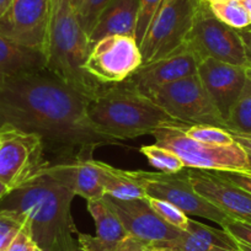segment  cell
<instances>
[{
	"label": "cell",
	"instance_id": "6da1fadb",
	"mask_svg": "<svg viewBox=\"0 0 251 251\" xmlns=\"http://www.w3.org/2000/svg\"><path fill=\"white\" fill-rule=\"evenodd\" d=\"M88 102L47 71L0 79V128L37 134L55 153L90 159L96 148L117 142L96 131Z\"/></svg>",
	"mask_w": 251,
	"mask_h": 251
},
{
	"label": "cell",
	"instance_id": "7a4b0ae2",
	"mask_svg": "<svg viewBox=\"0 0 251 251\" xmlns=\"http://www.w3.org/2000/svg\"><path fill=\"white\" fill-rule=\"evenodd\" d=\"M75 195L42 171L27 183L11 191L0 202V209L23 213L33 240L42 251H79L72 202Z\"/></svg>",
	"mask_w": 251,
	"mask_h": 251
},
{
	"label": "cell",
	"instance_id": "3957f363",
	"mask_svg": "<svg viewBox=\"0 0 251 251\" xmlns=\"http://www.w3.org/2000/svg\"><path fill=\"white\" fill-rule=\"evenodd\" d=\"M89 53V37L71 0H50L46 71L91 101L106 85H101L85 71Z\"/></svg>",
	"mask_w": 251,
	"mask_h": 251
},
{
	"label": "cell",
	"instance_id": "277c9868",
	"mask_svg": "<svg viewBox=\"0 0 251 251\" xmlns=\"http://www.w3.org/2000/svg\"><path fill=\"white\" fill-rule=\"evenodd\" d=\"M88 116L99 133L116 142L153 134L163 127L185 125L123 83L106 85L89 101Z\"/></svg>",
	"mask_w": 251,
	"mask_h": 251
},
{
	"label": "cell",
	"instance_id": "5b68a950",
	"mask_svg": "<svg viewBox=\"0 0 251 251\" xmlns=\"http://www.w3.org/2000/svg\"><path fill=\"white\" fill-rule=\"evenodd\" d=\"M207 0H163L141 45L142 64L174 54L187 41Z\"/></svg>",
	"mask_w": 251,
	"mask_h": 251
},
{
	"label": "cell",
	"instance_id": "8992f818",
	"mask_svg": "<svg viewBox=\"0 0 251 251\" xmlns=\"http://www.w3.org/2000/svg\"><path fill=\"white\" fill-rule=\"evenodd\" d=\"M187 125L163 127L154 132L155 144L174 151L185 168L212 171H250V156L236 143L211 146L194 141L183 133Z\"/></svg>",
	"mask_w": 251,
	"mask_h": 251
},
{
	"label": "cell",
	"instance_id": "52a82bcc",
	"mask_svg": "<svg viewBox=\"0 0 251 251\" xmlns=\"http://www.w3.org/2000/svg\"><path fill=\"white\" fill-rule=\"evenodd\" d=\"M146 98L151 99L174 120L187 126L226 127L197 74L161 86Z\"/></svg>",
	"mask_w": 251,
	"mask_h": 251
},
{
	"label": "cell",
	"instance_id": "ba28073f",
	"mask_svg": "<svg viewBox=\"0 0 251 251\" xmlns=\"http://www.w3.org/2000/svg\"><path fill=\"white\" fill-rule=\"evenodd\" d=\"M134 174L143 185L148 196L170 202L187 216L202 217L216 222L219 226L224 219L228 218L222 209L195 190L188 177L187 168L175 174L143 170H136Z\"/></svg>",
	"mask_w": 251,
	"mask_h": 251
},
{
	"label": "cell",
	"instance_id": "9c48e42d",
	"mask_svg": "<svg viewBox=\"0 0 251 251\" xmlns=\"http://www.w3.org/2000/svg\"><path fill=\"white\" fill-rule=\"evenodd\" d=\"M201 60H221L248 68L249 60L239 31L226 25L212 14L209 4L202 8L185 43Z\"/></svg>",
	"mask_w": 251,
	"mask_h": 251
},
{
	"label": "cell",
	"instance_id": "30bf717a",
	"mask_svg": "<svg viewBox=\"0 0 251 251\" xmlns=\"http://www.w3.org/2000/svg\"><path fill=\"white\" fill-rule=\"evenodd\" d=\"M5 128V138L0 144V181L14 191L40 175L50 163L40 136Z\"/></svg>",
	"mask_w": 251,
	"mask_h": 251
},
{
	"label": "cell",
	"instance_id": "8fae6325",
	"mask_svg": "<svg viewBox=\"0 0 251 251\" xmlns=\"http://www.w3.org/2000/svg\"><path fill=\"white\" fill-rule=\"evenodd\" d=\"M138 43L131 36H107L91 47L85 71L101 85L120 84L142 66Z\"/></svg>",
	"mask_w": 251,
	"mask_h": 251
},
{
	"label": "cell",
	"instance_id": "7c38bea8",
	"mask_svg": "<svg viewBox=\"0 0 251 251\" xmlns=\"http://www.w3.org/2000/svg\"><path fill=\"white\" fill-rule=\"evenodd\" d=\"M50 15V0H14L0 19V33L45 53Z\"/></svg>",
	"mask_w": 251,
	"mask_h": 251
},
{
	"label": "cell",
	"instance_id": "4fadbf2b",
	"mask_svg": "<svg viewBox=\"0 0 251 251\" xmlns=\"http://www.w3.org/2000/svg\"><path fill=\"white\" fill-rule=\"evenodd\" d=\"M103 197L127 233L147 245L161 246L177 238L182 231L163 221L151 208L147 197L134 200H118L108 195Z\"/></svg>",
	"mask_w": 251,
	"mask_h": 251
},
{
	"label": "cell",
	"instance_id": "5bb4252c",
	"mask_svg": "<svg viewBox=\"0 0 251 251\" xmlns=\"http://www.w3.org/2000/svg\"><path fill=\"white\" fill-rule=\"evenodd\" d=\"M200 63L201 59L183 45L174 54L142 64L122 83L141 95L148 96L161 86L197 74Z\"/></svg>",
	"mask_w": 251,
	"mask_h": 251
},
{
	"label": "cell",
	"instance_id": "9a60e30c",
	"mask_svg": "<svg viewBox=\"0 0 251 251\" xmlns=\"http://www.w3.org/2000/svg\"><path fill=\"white\" fill-rule=\"evenodd\" d=\"M197 192L228 217L251 224V194L224 178L218 171L187 168Z\"/></svg>",
	"mask_w": 251,
	"mask_h": 251
},
{
	"label": "cell",
	"instance_id": "2e32d148",
	"mask_svg": "<svg viewBox=\"0 0 251 251\" xmlns=\"http://www.w3.org/2000/svg\"><path fill=\"white\" fill-rule=\"evenodd\" d=\"M197 75L212 102L226 122L231 107L245 85L246 68L206 58L199 64Z\"/></svg>",
	"mask_w": 251,
	"mask_h": 251
},
{
	"label": "cell",
	"instance_id": "e0dca14e",
	"mask_svg": "<svg viewBox=\"0 0 251 251\" xmlns=\"http://www.w3.org/2000/svg\"><path fill=\"white\" fill-rule=\"evenodd\" d=\"M57 182L86 201L105 196L101 183L100 161L90 159H68L43 169Z\"/></svg>",
	"mask_w": 251,
	"mask_h": 251
},
{
	"label": "cell",
	"instance_id": "ac0fdd59",
	"mask_svg": "<svg viewBox=\"0 0 251 251\" xmlns=\"http://www.w3.org/2000/svg\"><path fill=\"white\" fill-rule=\"evenodd\" d=\"M138 9L139 0H111L89 35L90 50L98 41L107 36L122 35L134 38Z\"/></svg>",
	"mask_w": 251,
	"mask_h": 251
},
{
	"label": "cell",
	"instance_id": "d6986e66",
	"mask_svg": "<svg viewBox=\"0 0 251 251\" xmlns=\"http://www.w3.org/2000/svg\"><path fill=\"white\" fill-rule=\"evenodd\" d=\"M46 71L42 50L20 45L0 33V79Z\"/></svg>",
	"mask_w": 251,
	"mask_h": 251
},
{
	"label": "cell",
	"instance_id": "ffe728a7",
	"mask_svg": "<svg viewBox=\"0 0 251 251\" xmlns=\"http://www.w3.org/2000/svg\"><path fill=\"white\" fill-rule=\"evenodd\" d=\"M101 183L105 195L118 200L144 199L146 190L134 171L121 170L100 161Z\"/></svg>",
	"mask_w": 251,
	"mask_h": 251
},
{
	"label": "cell",
	"instance_id": "44dd1931",
	"mask_svg": "<svg viewBox=\"0 0 251 251\" xmlns=\"http://www.w3.org/2000/svg\"><path fill=\"white\" fill-rule=\"evenodd\" d=\"M88 211L96 226V236L106 244H117L129 235L105 197L88 201Z\"/></svg>",
	"mask_w": 251,
	"mask_h": 251
},
{
	"label": "cell",
	"instance_id": "7402d4cb",
	"mask_svg": "<svg viewBox=\"0 0 251 251\" xmlns=\"http://www.w3.org/2000/svg\"><path fill=\"white\" fill-rule=\"evenodd\" d=\"M226 129L251 136V75L246 72V81L226 118Z\"/></svg>",
	"mask_w": 251,
	"mask_h": 251
},
{
	"label": "cell",
	"instance_id": "603a6c76",
	"mask_svg": "<svg viewBox=\"0 0 251 251\" xmlns=\"http://www.w3.org/2000/svg\"><path fill=\"white\" fill-rule=\"evenodd\" d=\"M186 231L197 236L201 240H203L204 243L209 244V245L214 246V248L226 249V250L230 251H239L238 241L224 229L212 228V226L202 224L200 222H196L190 218L188 219Z\"/></svg>",
	"mask_w": 251,
	"mask_h": 251
},
{
	"label": "cell",
	"instance_id": "cb8c5ba5",
	"mask_svg": "<svg viewBox=\"0 0 251 251\" xmlns=\"http://www.w3.org/2000/svg\"><path fill=\"white\" fill-rule=\"evenodd\" d=\"M208 4L212 14L218 20L235 30H243L251 25L250 16L241 1H219Z\"/></svg>",
	"mask_w": 251,
	"mask_h": 251
},
{
	"label": "cell",
	"instance_id": "d4e9b609",
	"mask_svg": "<svg viewBox=\"0 0 251 251\" xmlns=\"http://www.w3.org/2000/svg\"><path fill=\"white\" fill-rule=\"evenodd\" d=\"M141 153L146 155L151 166L160 170L161 173L175 174L185 169L182 160L174 151L158 144L143 146L141 148Z\"/></svg>",
	"mask_w": 251,
	"mask_h": 251
},
{
	"label": "cell",
	"instance_id": "484cf974",
	"mask_svg": "<svg viewBox=\"0 0 251 251\" xmlns=\"http://www.w3.org/2000/svg\"><path fill=\"white\" fill-rule=\"evenodd\" d=\"M182 131L186 136L194 141L211 144V146H231L235 143L231 134L226 128H221V127L194 125L185 126Z\"/></svg>",
	"mask_w": 251,
	"mask_h": 251
},
{
	"label": "cell",
	"instance_id": "4316f807",
	"mask_svg": "<svg viewBox=\"0 0 251 251\" xmlns=\"http://www.w3.org/2000/svg\"><path fill=\"white\" fill-rule=\"evenodd\" d=\"M26 226L23 213L11 209H0V251H6L21 229Z\"/></svg>",
	"mask_w": 251,
	"mask_h": 251
},
{
	"label": "cell",
	"instance_id": "83f0119b",
	"mask_svg": "<svg viewBox=\"0 0 251 251\" xmlns=\"http://www.w3.org/2000/svg\"><path fill=\"white\" fill-rule=\"evenodd\" d=\"M147 200H148L149 204L151 208L154 209L156 214L160 217L163 221L169 223L170 226H175V228L180 229V230H186L188 224V216L183 213L181 209L171 204L170 202L164 201V200L155 199V197H151L147 195Z\"/></svg>",
	"mask_w": 251,
	"mask_h": 251
},
{
	"label": "cell",
	"instance_id": "f1b7e54d",
	"mask_svg": "<svg viewBox=\"0 0 251 251\" xmlns=\"http://www.w3.org/2000/svg\"><path fill=\"white\" fill-rule=\"evenodd\" d=\"M161 3H163V0H139L138 18H137L136 30H134V40L138 43L139 47H141L151 20L160 8Z\"/></svg>",
	"mask_w": 251,
	"mask_h": 251
},
{
	"label": "cell",
	"instance_id": "f546056e",
	"mask_svg": "<svg viewBox=\"0 0 251 251\" xmlns=\"http://www.w3.org/2000/svg\"><path fill=\"white\" fill-rule=\"evenodd\" d=\"M111 0H83L78 9H76V15H78L79 23L81 27L85 31L86 35L91 33L99 16L103 11V9L108 5Z\"/></svg>",
	"mask_w": 251,
	"mask_h": 251
},
{
	"label": "cell",
	"instance_id": "4dcf8cb0",
	"mask_svg": "<svg viewBox=\"0 0 251 251\" xmlns=\"http://www.w3.org/2000/svg\"><path fill=\"white\" fill-rule=\"evenodd\" d=\"M161 246L173 251H211L214 248L186 230H182L177 238Z\"/></svg>",
	"mask_w": 251,
	"mask_h": 251
},
{
	"label": "cell",
	"instance_id": "1f68e13d",
	"mask_svg": "<svg viewBox=\"0 0 251 251\" xmlns=\"http://www.w3.org/2000/svg\"><path fill=\"white\" fill-rule=\"evenodd\" d=\"M221 226L224 230L228 231L236 241L245 244L251 248V224L228 217V218L224 219Z\"/></svg>",
	"mask_w": 251,
	"mask_h": 251
},
{
	"label": "cell",
	"instance_id": "d6a6232c",
	"mask_svg": "<svg viewBox=\"0 0 251 251\" xmlns=\"http://www.w3.org/2000/svg\"><path fill=\"white\" fill-rule=\"evenodd\" d=\"M6 251H42V249L36 244L28 231L27 226H25L16 235V238L14 239Z\"/></svg>",
	"mask_w": 251,
	"mask_h": 251
},
{
	"label": "cell",
	"instance_id": "836d02e7",
	"mask_svg": "<svg viewBox=\"0 0 251 251\" xmlns=\"http://www.w3.org/2000/svg\"><path fill=\"white\" fill-rule=\"evenodd\" d=\"M224 178L251 194V175L244 171H218Z\"/></svg>",
	"mask_w": 251,
	"mask_h": 251
},
{
	"label": "cell",
	"instance_id": "e575fe53",
	"mask_svg": "<svg viewBox=\"0 0 251 251\" xmlns=\"http://www.w3.org/2000/svg\"><path fill=\"white\" fill-rule=\"evenodd\" d=\"M147 244L133 236L128 235L122 241L116 244L112 248V251H146Z\"/></svg>",
	"mask_w": 251,
	"mask_h": 251
},
{
	"label": "cell",
	"instance_id": "d590c367",
	"mask_svg": "<svg viewBox=\"0 0 251 251\" xmlns=\"http://www.w3.org/2000/svg\"><path fill=\"white\" fill-rule=\"evenodd\" d=\"M228 131V129H226ZM229 133L231 134V137L234 138L235 143L238 146H240L244 151L248 153V155L251 158V136L249 134H243V133H238V132H233V131H228Z\"/></svg>",
	"mask_w": 251,
	"mask_h": 251
},
{
	"label": "cell",
	"instance_id": "8d00e7d4",
	"mask_svg": "<svg viewBox=\"0 0 251 251\" xmlns=\"http://www.w3.org/2000/svg\"><path fill=\"white\" fill-rule=\"evenodd\" d=\"M239 35H240L241 40L244 42V47H245L246 55H248L249 67H251V25L249 27L243 28V30H238Z\"/></svg>",
	"mask_w": 251,
	"mask_h": 251
},
{
	"label": "cell",
	"instance_id": "74e56055",
	"mask_svg": "<svg viewBox=\"0 0 251 251\" xmlns=\"http://www.w3.org/2000/svg\"><path fill=\"white\" fill-rule=\"evenodd\" d=\"M13 1L14 0H0V19L8 13L10 6L13 5Z\"/></svg>",
	"mask_w": 251,
	"mask_h": 251
},
{
	"label": "cell",
	"instance_id": "f35d334b",
	"mask_svg": "<svg viewBox=\"0 0 251 251\" xmlns=\"http://www.w3.org/2000/svg\"><path fill=\"white\" fill-rule=\"evenodd\" d=\"M11 192V188L9 186H6L5 183L0 181V202L3 201L6 196Z\"/></svg>",
	"mask_w": 251,
	"mask_h": 251
},
{
	"label": "cell",
	"instance_id": "ab89813d",
	"mask_svg": "<svg viewBox=\"0 0 251 251\" xmlns=\"http://www.w3.org/2000/svg\"><path fill=\"white\" fill-rule=\"evenodd\" d=\"M146 251H173L170 249L163 248V246H156V245H147Z\"/></svg>",
	"mask_w": 251,
	"mask_h": 251
},
{
	"label": "cell",
	"instance_id": "60d3db41",
	"mask_svg": "<svg viewBox=\"0 0 251 251\" xmlns=\"http://www.w3.org/2000/svg\"><path fill=\"white\" fill-rule=\"evenodd\" d=\"M241 3L244 4V6H245L246 10H248L249 16H250V24H251V0H244V1H241Z\"/></svg>",
	"mask_w": 251,
	"mask_h": 251
},
{
	"label": "cell",
	"instance_id": "b9f144b4",
	"mask_svg": "<svg viewBox=\"0 0 251 251\" xmlns=\"http://www.w3.org/2000/svg\"><path fill=\"white\" fill-rule=\"evenodd\" d=\"M238 246H239V251H251L250 246L245 245V244L243 243H239V241H238Z\"/></svg>",
	"mask_w": 251,
	"mask_h": 251
},
{
	"label": "cell",
	"instance_id": "7bdbcfd3",
	"mask_svg": "<svg viewBox=\"0 0 251 251\" xmlns=\"http://www.w3.org/2000/svg\"><path fill=\"white\" fill-rule=\"evenodd\" d=\"M5 134H6V128L5 127H1V128H0V144L3 143L4 138H5Z\"/></svg>",
	"mask_w": 251,
	"mask_h": 251
},
{
	"label": "cell",
	"instance_id": "ee69618b",
	"mask_svg": "<svg viewBox=\"0 0 251 251\" xmlns=\"http://www.w3.org/2000/svg\"><path fill=\"white\" fill-rule=\"evenodd\" d=\"M71 3L73 4V6H74V9H78L79 6H80V4L83 3V0H71Z\"/></svg>",
	"mask_w": 251,
	"mask_h": 251
},
{
	"label": "cell",
	"instance_id": "f6af8a7d",
	"mask_svg": "<svg viewBox=\"0 0 251 251\" xmlns=\"http://www.w3.org/2000/svg\"><path fill=\"white\" fill-rule=\"evenodd\" d=\"M208 3H219V1H244V0H207Z\"/></svg>",
	"mask_w": 251,
	"mask_h": 251
},
{
	"label": "cell",
	"instance_id": "bcb514c9",
	"mask_svg": "<svg viewBox=\"0 0 251 251\" xmlns=\"http://www.w3.org/2000/svg\"><path fill=\"white\" fill-rule=\"evenodd\" d=\"M211 251H230V250H226V249H221V248H213Z\"/></svg>",
	"mask_w": 251,
	"mask_h": 251
},
{
	"label": "cell",
	"instance_id": "7dc6e473",
	"mask_svg": "<svg viewBox=\"0 0 251 251\" xmlns=\"http://www.w3.org/2000/svg\"><path fill=\"white\" fill-rule=\"evenodd\" d=\"M246 72H248V73L251 75V67H248V68H246Z\"/></svg>",
	"mask_w": 251,
	"mask_h": 251
},
{
	"label": "cell",
	"instance_id": "c3c4849f",
	"mask_svg": "<svg viewBox=\"0 0 251 251\" xmlns=\"http://www.w3.org/2000/svg\"><path fill=\"white\" fill-rule=\"evenodd\" d=\"M244 173H246V174H249V175H251V171H244Z\"/></svg>",
	"mask_w": 251,
	"mask_h": 251
},
{
	"label": "cell",
	"instance_id": "681fc988",
	"mask_svg": "<svg viewBox=\"0 0 251 251\" xmlns=\"http://www.w3.org/2000/svg\"><path fill=\"white\" fill-rule=\"evenodd\" d=\"M79 251H83V250H81V249H80V248H79Z\"/></svg>",
	"mask_w": 251,
	"mask_h": 251
}]
</instances>
